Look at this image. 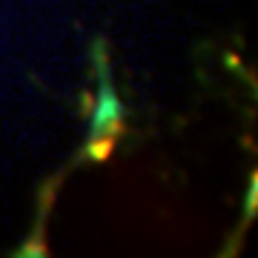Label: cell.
Masks as SVG:
<instances>
[{
    "mask_svg": "<svg viewBox=\"0 0 258 258\" xmlns=\"http://www.w3.org/2000/svg\"><path fill=\"white\" fill-rule=\"evenodd\" d=\"M112 152H115V138H109V135H98V138H89V144L83 147L81 155L89 158V161H106Z\"/></svg>",
    "mask_w": 258,
    "mask_h": 258,
    "instance_id": "cell-1",
    "label": "cell"
},
{
    "mask_svg": "<svg viewBox=\"0 0 258 258\" xmlns=\"http://www.w3.org/2000/svg\"><path fill=\"white\" fill-rule=\"evenodd\" d=\"M255 198H258V178H249V189H247V204H244V215L252 218L255 215Z\"/></svg>",
    "mask_w": 258,
    "mask_h": 258,
    "instance_id": "cell-3",
    "label": "cell"
},
{
    "mask_svg": "<svg viewBox=\"0 0 258 258\" xmlns=\"http://www.w3.org/2000/svg\"><path fill=\"white\" fill-rule=\"evenodd\" d=\"M18 255H46V247H43V238H40V227H37L35 235L26 241V247L18 249Z\"/></svg>",
    "mask_w": 258,
    "mask_h": 258,
    "instance_id": "cell-2",
    "label": "cell"
}]
</instances>
